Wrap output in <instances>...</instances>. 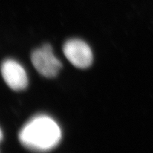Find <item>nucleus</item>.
<instances>
[{"label":"nucleus","instance_id":"39448f33","mask_svg":"<svg viewBox=\"0 0 153 153\" xmlns=\"http://www.w3.org/2000/svg\"><path fill=\"white\" fill-rule=\"evenodd\" d=\"M2 139H3V133L1 129H0V142L1 141Z\"/></svg>","mask_w":153,"mask_h":153},{"label":"nucleus","instance_id":"20e7f679","mask_svg":"<svg viewBox=\"0 0 153 153\" xmlns=\"http://www.w3.org/2000/svg\"><path fill=\"white\" fill-rule=\"evenodd\" d=\"M1 72L4 80L13 90H23L27 86L26 71L16 60L8 59L4 61L1 66Z\"/></svg>","mask_w":153,"mask_h":153},{"label":"nucleus","instance_id":"7ed1b4c3","mask_svg":"<svg viewBox=\"0 0 153 153\" xmlns=\"http://www.w3.org/2000/svg\"><path fill=\"white\" fill-rule=\"evenodd\" d=\"M65 57L76 68L84 69L93 63V56L91 49L86 43L79 39H71L63 45Z\"/></svg>","mask_w":153,"mask_h":153},{"label":"nucleus","instance_id":"f03ea898","mask_svg":"<svg viewBox=\"0 0 153 153\" xmlns=\"http://www.w3.org/2000/svg\"><path fill=\"white\" fill-rule=\"evenodd\" d=\"M31 61L36 70L46 77H54L62 66L60 61L54 54L52 47L48 44L33 51Z\"/></svg>","mask_w":153,"mask_h":153},{"label":"nucleus","instance_id":"f257e3e1","mask_svg":"<svg viewBox=\"0 0 153 153\" xmlns=\"http://www.w3.org/2000/svg\"><path fill=\"white\" fill-rule=\"evenodd\" d=\"M59 126L47 115H38L31 119L19 132L21 143L35 151H48L56 147L61 139Z\"/></svg>","mask_w":153,"mask_h":153}]
</instances>
